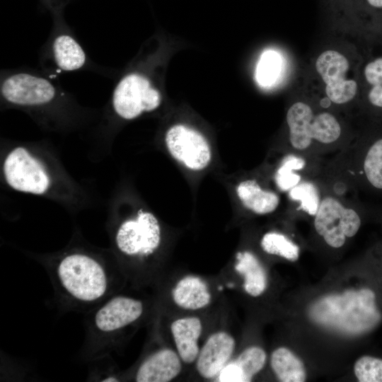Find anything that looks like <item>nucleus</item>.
Listing matches in <instances>:
<instances>
[{"mask_svg": "<svg viewBox=\"0 0 382 382\" xmlns=\"http://www.w3.org/2000/svg\"><path fill=\"white\" fill-rule=\"evenodd\" d=\"M308 313L317 324L349 336L367 334L382 320L376 294L366 287L323 296L311 305Z\"/></svg>", "mask_w": 382, "mask_h": 382, "instance_id": "obj_1", "label": "nucleus"}, {"mask_svg": "<svg viewBox=\"0 0 382 382\" xmlns=\"http://www.w3.org/2000/svg\"><path fill=\"white\" fill-rule=\"evenodd\" d=\"M286 125L289 153L304 157L339 146L345 136V125L333 111L303 100L290 105Z\"/></svg>", "mask_w": 382, "mask_h": 382, "instance_id": "obj_2", "label": "nucleus"}, {"mask_svg": "<svg viewBox=\"0 0 382 382\" xmlns=\"http://www.w3.org/2000/svg\"><path fill=\"white\" fill-rule=\"evenodd\" d=\"M0 82L1 99L7 106L42 111L69 100L61 87L35 71H4Z\"/></svg>", "mask_w": 382, "mask_h": 382, "instance_id": "obj_3", "label": "nucleus"}, {"mask_svg": "<svg viewBox=\"0 0 382 382\" xmlns=\"http://www.w3.org/2000/svg\"><path fill=\"white\" fill-rule=\"evenodd\" d=\"M313 69L320 95L328 107L348 106L357 97L359 81L353 75L350 58L342 50H323L314 59Z\"/></svg>", "mask_w": 382, "mask_h": 382, "instance_id": "obj_4", "label": "nucleus"}, {"mask_svg": "<svg viewBox=\"0 0 382 382\" xmlns=\"http://www.w3.org/2000/svg\"><path fill=\"white\" fill-rule=\"evenodd\" d=\"M57 275L66 293L81 302L100 299L108 289L109 279L105 267L85 253H73L63 257L57 265Z\"/></svg>", "mask_w": 382, "mask_h": 382, "instance_id": "obj_5", "label": "nucleus"}, {"mask_svg": "<svg viewBox=\"0 0 382 382\" xmlns=\"http://www.w3.org/2000/svg\"><path fill=\"white\" fill-rule=\"evenodd\" d=\"M161 102V93L151 79L146 74L132 71L123 75L117 82L110 106L117 117L128 121L156 110Z\"/></svg>", "mask_w": 382, "mask_h": 382, "instance_id": "obj_6", "label": "nucleus"}, {"mask_svg": "<svg viewBox=\"0 0 382 382\" xmlns=\"http://www.w3.org/2000/svg\"><path fill=\"white\" fill-rule=\"evenodd\" d=\"M357 209L347 205L339 196L323 195L314 215L316 231L329 246L341 248L347 238L357 234L361 225V218Z\"/></svg>", "mask_w": 382, "mask_h": 382, "instance_id": "obj_7", "label": "nucleus"}, {"mask_svg": "<svg viewBox=\"0 0 382 382\" xmlns=\"http://www.w3.org/2000/svg\"><path fill=\"white\" fill-rule=\"evenodd\" d=\"M2 170L6 183L14 190L43 195L51 188L52 177L45 165L24 146L7 154Z\"/></svg>", "mask_w": 382, "mask_h": 382, "instance_id": "obj_8", "label": "nucleus"}, {"mask_svg": "<svg viewBox=\"0 0 382 382\" xmlns=\"http://www.w3.org/2000/svg\"><path fill=\"white\" fill-rule=\"evenodd\" d=\"M115 244L120 253L129 257H148L161 242V228L157 217L141 209L123 221L115 233Z\"/></svg>", "mask_w": 382, "mask_h": 382, "instance_id": "obj_9", "label": "nucleus"}, {"mask_svg": "<svg viewBox=\"0 0 382 382\" xmlns=\"http://www.w3.org/2000/svg\"><path fill=\"white\" fill-rule=\"evenodd\" d=\"M169 154L189 170L202 171L212 160V151L206 137L199 131L185 124L170 127L164 137Z\"/></svg>", "mask_w": 382, "mask_h": 382, "instance_id": "obj_10", "label": "nucleus"}, {"mask_svg": "<svg viewBox=\"0 0 382 382\" xmlns=\"http://www.w3.org/2000/svg\"><path fill=\"white\" fill-rule=\"evenodd\" d=\"M43 54L53 71L58 74L81 70L88 62L83 47L71 30L66 29L52 31Z\"/></svg>", "mask_w": 382, "mask_h": 382, "instance_id": "obj_11", "label": "nucleus"}, {"mask_svg": "<svg viewBox=\"0 0 382 382\" xmlns=\"http://www.w3.org/2000/svg\"><path fill=\"white\" fill-rule=\"evenodd\" d=\"M143 312L144 305L139 299L117 296L96 311L94 325L102 333H112L135 322Z\"/></svg>", "mask_w": 382, "mask_h": 382, "instance_id": "obj_12", "label": "nucleus"}, {"mask_svg": "<svg viewBox=\"0 0 382 382\" xmlns=\"http://www.w3.org/2000/svg\"><path fill=\"white\" fill-rule=\"evenodd\" d=\"M235 348V340L228 333L219 331L206 340L197 358L196 368L201 376L212 378L227 364Z\"/></svg>", "mask_w": 382, "mask_h": 382, "instance_id": "obj_13", "label": "nucleus"}, {"mask_svg": "<svg viewBox=\"0 0 382 382\" xmlns=\"http://www.w3.org/2000/svg\"><path fill=\"white\" fill-rule=\"evenodd\" d=\"M181 369L179 354L170 349H161L141 363L135 380L138 382H168L175 378Z\"/></svg>", "mask_w": 382, "mask_h": 382, "instance_id": "obj_14", "label": "nucleus"}, {"mask_svg": "<svg viewBox=\"0 0 382 382\" xmlns=\"http://www.w3.org/2000/svg\"><path fill=\"white\" fill-rule=\"evenodd\" d=\"M358 151L357 172L360 181L371 191L382 193V136L365 142Z\"/></svg>", "mask_w": 382, "mask_h": 382, "instance_id": "obj_15", "label": "nucleus"}, {"mask_svg": "<svg viewBox=\"0 0 382 382\" xmlns=\"http://www.w3.org/2000/svg\"><path fill=\"white\" fill-rule=\"evenodd\" d=\"M236 194L242 206L250 212L265 215L274 212L280 204V197L274 190L265 188L255 179L241 180Z\"/></svg>", "mask_w": 382, "mask_h": 382, "instance_id": "obj_16", "label": "nucleus"}, {"mask_svg": "<svg viewBox=\"0 0 382 382\" xmlns=\"http://www.w3.org/2000/svg\"><path fill=\"white\" fill-rule=\"evenodd\" d=\"M170 330L181 360L186 364L194 362L199 352L198 340L202 331L200 319L197 317L178 318L171 323Z\"/></svg>", "mask_w": 382, "mask_h": 382, "instance_id": "obj_17", "label": "nucleus"}, {"mask_svg": "<svg viewBox=\"0 0 382 382\" xmlns=\"http://www.w3.org/2000/svg\"><path fill=\"white\" fill-rule=\"evenodd\" d=\"M172 296L177 306L187 310L201 309L211 301V294L206 282L192 275L179 280L173 290Z\"/></svg>", "mask_w": 382, "mask_h": 382, "instance_id": "obj_18", "label": "nucleus"}, {"mask_svg": "<svg viewBox=\"0 0 382 382\" xmlns=\"http://www.w3.org/2000/svg\"><path fill=\"white\" fill-rule=\"evenodd\" d=\"M235 270L244 277V289L252 296H258L265 290L267 276L265 271L257 259L249 251L237 253Z\"/></svg>", "mask_w": 382, "mask_h": 382, "instance_id": "obj_19", "label": "nucleus"}, {"mask_svg": "<svg viewBox=\"0 0 382 382\" xmlns=\"http://www.w3.org/2000/svg\"><path fill=\"white\" fill-rule=\"evenodd\" d=\"M271 366L282 382H303L306 374L303 362L289 349L279 347L271 356Z\"/></svg>", "mask_w": 382, "mask_h": 382, "instance_id": "obj_20", "label": "nucleus"}, {"mask_svg": "<svg viewBox=\"0 0 382 382\" xmlns=\"http://www.w3.org/2000/svg\"><path fill=\"white\" fill-rule=\"evenodd\" d=\"M284 69V59L279 52L272 49L265 50L255 68L257 83L263 88L274 86L282 79Z\"/></svg>", "mask_w": 382, "mask_h": 382, "instance_id": "obj_21", "label": "nucleus"}, {"mask_svg": "<svg viewBox=\"0 0 382 382\" xmlns=\"http://www.w3.org/2000/svg\"><path fill=\"white\" fill-rule=\"evenodd\" d=\"M306 158L289 153L282 159L274 174L275 185L279 190L288 192L302 180L301 173L298 172L306 167Z\"/></svg>", "mask_w": 382, "mask_h": 382, "instance_id": "obj_22", "label": "nucleus"}, {"mask_svg": "<svg viewBox=\"0 0 382 382\" xmlns=\"http://www.w3.org/2000/svg\"><path fill=\"white\" fill-rule=\"evenodd\" d=\"M288 193L292 200L299 202V209L314 216L323 197L315 183L302 180L289 190Z\"/></svg>", "mask_w": 382, "mask_h": 382, "instance_id": "obj_23", "label": "nucleus"}, {"mask_svg": "<svg viewBox=\"0 0 382 382\" xmlns=\"http://www.w3.org/2000/svg\"><path fill=\"white\" fill-rule=\"evenodd\" d=\"M260 246L268 254L282 257L290 261H296L299 256V248L284 235L274 231L265 233L260 241Z\"/></svg>", "mask_w": 382, "mask_h": 382, "instance_id": "obj_24", "label": "nucleus"}, {"mask_svg": "<svg viewBox=\"0 0 382 382\" xmlns=\"http://www.w3.org/2000/svg\"><path fill=\"white\" fill-rule=\"evenodd\" d=\"M233 361L242 371L246 382L250 381L253 376L263 368L266 354L260 347H250L243 350Z\"/></svg>", "mask_w": 382, "mask_h": 382, "instance_id": "obj_25", "label": "nucleus"}, {"mask_svg": "<svg viewBox=\"0 0 382 382\" xmlns=\"http://www.w3.org/2000/svg\"><path fill=\"white\" fill-rule=\"evenodd\" d=\"M342 13L350 19L379 18L382 16V0H346Z\"/></svg>", "mask_w": 382, "mask_h": 382, "instance_id": "obj_26", "label": "nucleus"}, {"mask_svg": "<svg viewBox=\"0 0 382 382\" xmlns=\"http://www.w3.org/2000/svg\"><path fill=\"white\" fill-rule=\"evenodd\" d=\"M354 371L360 382H382V359L363 356L355 362Z\"/></svg>", "mask_w": 382, "mask_h": 382, "instance_id": "obj_27", "label": "nucleus"}, {"mask_svg": "<svg viewBox=\"0 0 382 382\" xmlns=\"http://www.w3.org/2000/svg\"><path fill=\"white\" fill-rule=\"evenodd\" d=\"M363 77L368 86H382V57L376 58L365 65Z\"/></svg>", "mask_w": 382, "mask_h": 382, "instance_id": "obj_28", "label": "nucleus"}, {"mask_svg": "<svg viewBox=\"0 0 382 382\" xmlns=\"http://www.w3.org/2000/svg\"><path fill=\"white\" fill-rule=\"evenodd\" d=\"M217 381L220 382H246L242 371L233 361L227 363L221 369L218 374Z\"/></svg>", "mask_w": 382, "mask_h": 382, "instance_id": "obj_29", "label": "nucleus"}, {"mask_svg": "<svg viewBox=\"0 0 382 382\" xmlns=\"http://www.w3.org/2000/svg\"><path fill=\"white\" fill-rule=\"evenodd\" d=\"M366 99L371 106L382 110V86H369Z\"/></svg>", "mask_w": 382, "mask_h": 382, "instance_id": "obj_30", "label": "nucleus"}, {"mask_svg": "<svg viewBox=\"0 0 382 382\" xmlns=\"http://www.w3.org/2000/svg\"><path fill=\"white\" fill-rule=\"evenodd\" d=\"M330 8L336 13H340L346 0H326Z\"/></svg>", "mask_w": 382, "mask_h": 382, "instance_id": "obj_31", "label": "nucleus"}, {"mask_svg": "<svg viewBox=\"0 0 382 382\" xmlns=\"http://www.w3.org/2000/svg\"><path fill=\"white\" fill-rule=\"evenodd\" d=\"M102 381H117V380L115 377L109 376L107 378H104L103 380H102Z\"/></svg>", "mask_w": 382, "mask_h": 382, "instance_id": "obj_32", "label": "nucleus"}]
</instances>
